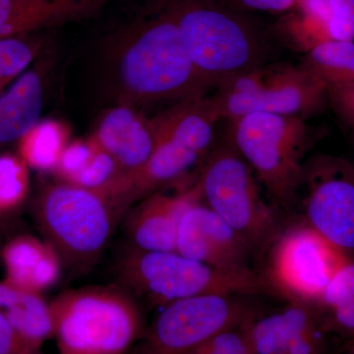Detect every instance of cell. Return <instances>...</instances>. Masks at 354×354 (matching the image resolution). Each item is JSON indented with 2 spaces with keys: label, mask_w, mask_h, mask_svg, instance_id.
<instances>
[{
  "label": "cell",
  "mask_w": 354,
  "mask_h": 354,
  "mask_svg": "<svg viewBox=\"0 0 354 354\" xmlns=\"http://www.w3.org/2000/svg\"><path fill=\"white\" fill-rule=\"evenodd\" d=\"M264 272L276 295L313 306L351 259L304 221L281 230Z\"/></svg>",
  "instance_id": "obj_9"
},
{
  "label": "cell",
  "mask_w": 354,
  "mask_h": 354,
  "mask_svg": "<svg viewBox=\"0 0 354 354\" xmlns=\"http://www.w3.org/2000/svg\"><path fill=\"white\" fill-rule=\"evenodd\" d=\"M92 140L115 160L120 171L141 167L155 149L151 121L125 104L102 115Z\"/></svg>",
  "instance_id": "obj_16"
},
{
  "label": "cell",
  "mask_w": 354,
  "mask_h": 354,
  "mask_svg": "<svg viewBox=\"0 0 354 354\" xmlns=\"http://www.w3.org/2000/svg\"><path fill=\"white\" fill-rule=\"evenodd\" d=\"M328 104L354 133V81L327 86Z\"/></svg>",
  "instance_id": "obj_32"
},
{
  "label": "cell",
  "mask_w": 354,
  "mask_h": 354,
  "mask_svg": "<svg viewBox=\"0 0 354 354\" xmlns=\"http://www.w3.org/2000/svg\"><path fill=\"white\" fill-rule=\"evenodd\" d=\"M28 191L29 174L25 162L14 156H0V213H12L24 202Z\"/></svg>",
  "instance_id": "obj_26"
},
{
  "label": "cell",
  "mask_w": 354,
  "mask_h": 354,
  "mask_svg": "<svg viewBox=\"0 0 354 354\" xmlns=\"http://www.w3.org/2000/svg\"><path fill=\"white\" fill-rule=\"evenodd\" d=\"M120 171V167L115 160L97 145L87 165L67 183L85 189L97 191L106 185Z\"/></svg>",
  "instance_id": "obj_29"
},
{
  "label": "cell",
  "mask_w": 354,
  "mask_h": 354,
  "mask_svg": "<svg viewBox=\"0 0 354 354\" xmlns=\"http://www.w3.org/2000/svg\"><path fill=\"white\" fill-rule=\"evenodd\" d=\"M64 134L55 123L37 125L20 142V158L39 171L55 169L64 150Z\"/></svg>",
  "instance_id": "obj_24"
},
{
  "label": "cell",
  "mask_w": 354,
  "mask_h": 354,
  "mask_svg": "<svg viewBox=\"0 0 354 354\" xmlns=\"http://www.w3.org/2000/svg\"><path fill=\"white\" fill-rule=\"evenodd\" d=\"M113 0H0V39L94 17Z\"/></svg>",
  "instance_id": "obj_15"
},
{
  "label": "cell",
  "mask_w": 354,
  "mask_h": 354,
  "mask_svg": "<svg viewBox=\"0 0 354 354\" xmlns=\"http://www.w3.org/2000/svg\"><path fill=\"white\" fill-rule=\"evenodd\" d=\"M46 90V64L29 67L0 95V148L22 141L38 125Z\"/></svg>",
  "instance_id": "obj_18"
},
{
  "label": "cell",
  "mask_w": 354,
  "mask_h": 354,
  "mask_svg": "<svg viewBox=\"0 0 354 354\" xmlns=\"http://www.w3.org/2000/svg\"><path fill=\"white\" fill-rule=\"evenodd\" d=\"M225 1L244 12H251V11L286 12L295 6L297 0H225Z\"/></svg>",
  "instance_id": "obj_34"
},
{
  "label": "cell",
  "mask_w": 354,
  "mask_h": 354,
  "mask_svg": "<svg viewBox=\"0 0 354 354\" xmlns=\"http://www.w3.org/2000/svg\"><path fill=\"white\" fill-rule=\"evenodd\" d=\"M153 137L155 149L145 164L131 171H120L106 185L95 191L118 216H122L135 202L181 178L200 160H205L171 137L157 134Z\"/></svg>",
  "instance_id": "obj_12"
},
{
  "label": "cell",
  "mask_w": 354,
  "mask_h": 354,
  "mask_svg": "<svg viewBox=\"0 0 354 354\" xmlns=\"http://www.w3.org/2000/svg\"><path fill=\"white\" fill-rule=\"evenodd\" d=\"M0 354H44L34 348L0 311Z\"/></svg>",
  "instance_id": "obj_33"
},
{
  "label": "cell",
  "mask_w": 354,
  "mask_h": 354,
  "mask_svg": "<svg viewBox=\"0 0 354 354\" xmlns=\"http://www.w3.org/2000/svg\"><path fill=\"white\" fill-rule=\"evenodd\" d=\"M0 311L34 348L55 337L50 302L44 295L21 288L6 279L0 281Z\"/></svg>",
  "instance_id": "obj_19"
},
{
  "label": "cell",
  "mask_w": 354,
  "mask_h": 354,
  "mask_svg": "<svg viewBox=\"0 0 354 354\" xmlns=\"http://www.w3.org/2000/svg\"><path fill=\"white\" fill-rule=\"evenodd\" d=\"M199 201L202 197L198 183L178 194L156 192L142 200L127 221L132 246L146 251H176L184 212Z\"/></svg>",
  "instance_id": "obj_14"
},
{
  "label": "cell",
  "mask_w": 354,
  "mask_h": 354,
  "mask_svg": "<svg viewBox=\"0 0 354 354\" xmlns=\"http://www.w3.org/2000/svg\"><path fill=\"white\" fill-rule=\"evenodd\" d=\"M311 308L327 332L354 339V261L349 260Z\"/></svg>",
  "instance_id": "obj_21"
},
{
  "label": "cell",
  "mask_w": 354,
  "mask_h": 354,
  "mask_svg": "<svg viewBox=\"0 0 354 354\" xmlns=\"http://www.w3.org/2000/svg\"><path fill=\"white\" fill-rule=\"evenodd\" d=\"M176 252L218 269H251L253 251L230 225L202 201L184 212L176 239Z\"/></svg>",
  "instance_id": "obj_13"
},
{
  "label": "cell",
  "mask_w": 354,
  "mask_h": 354,
  "mask_svg": "<svg viewBox=\"0 0 354 354\" xmlns=\"http://www.w3.org/2000/svg\"><path fill=\"white\" fill-rule=\"evenodd\" d=\"M235 295H208L165 305L130 354H188L214 335L255 314Z\"/></svg>",
  "instance_id": "obj_10"
},
{
  "label": "cell",
  "mask_w": 354,
  "mask_h": 354,
  "mask_svg": "<svg viewBox=\"0 0 354 354\" xmlns=\"http://www.w3.org/2000/svg\"><path fill=\"white\" fill-rule=\"evenodd\" d=\"M277 28L279 36L291 48L308 53L330 39L329 0H297Z\"/></svg>",
  "instance_id": "obj_20"
},
{
  "label": "cell",
  "mask_w": 354,
  "mask_h": 354,
  "mask_svg": "<svg viewBox=\"0 0 354 354\" xmlns=\"http://www.w3.org/2000/svg\"><path fill=\"white\" fill-rule=\"evenodd\" d=\"M329 34L335 41H354V0H329Z\"/></svg>",
  "instance_id": "obj_31"
},
{
  "label": "cell",
  "mask_w": 354,
  "mask_h": 354,
  "mask_svg": "<svg viewBox=\"0 0 354 354\" xmlns=\"http://www.w3.org/2000/svg\"><path fill=\"white\" fill-rule=\"evenodd\" d=\"M218 333L188 354H254L249 335L251 319Z\"/></svg>",
  "instance_id": "obj_28"
},
{
  "label": "cell",
  "mask_w": 354,
  "mask_h": 354,
  "mask_svg": "<svg viewBox=\"0 0 354 354\" xmlns=\"http://www.w3.org/2000/svg\"><path fill=\"white\" fill-rule=\"evenodd\" d=\"M34 216L62 267L77 276L94 267L120 218L99 193L64 181L44 188Z\"/></svg>",
  "instance_id": "obj_6"
},
{
  "label": "cell",
  "mask_w": 354,
  "mask_h": 354,
  "mask_svg": "<svg viewBox=\"0 0 354 354\" xmlns=\"http://www.w3.org/2000/svg\"><path fill=\"white\" fill-rule=\"evenodd\" d=\"M205 88L266 64L267 39L225 0H165Z\"/></svg>",
  "instance_id": "obj_2"
},
{
  "label": "cell",
  "mask_w": 354,
  "mask_h": 354,
  "mask_svg": "<svg viewBox=\"0 0 354 354\" xmlns=\"http://www.w3.org/2000/svg\"><path fill=\"white\" fill-rule=\"evenodd\" d=\"M7 215H4V214L0 213V248L3 245L4 242H6V239H4V236H6V216Z\"/></svg>",
  "instance_id": "obj_35"
},
{
  "label": "cell",
  "mask_w": 354,
  "mask_h": 354,
  "mask_svg": "<svg viewBox=\"0 0 354 354\" xmlns=\"http://www.w3.org/2000/svg\"><path fill=\"white\" fill-rule=\"evenodd\" d=\"M221 120L265 113L307 116L322 111L328 104L327 85L315 74L288 64H263L216 87L212 97Z\"/></svg>",
  "instance_id": "obj_8"
},
{
  "label": "cell",
  "mask_w": 354,
  "mask_h": 354,
  "mask_svg": "<svg viewBox=\"0 0 354 354\" xmlns=\"http://www.w3.org/2000/svg\"><path fill=\"white\" fill-rule=\"evenodd\" d=\"M120 286L156 306L200 295H276L263 272L218 269L176 251H146L130 247L116 264Z\"/></svg>",
  "instance_id": "obj_3"
},
{
  "label": "cell",
  "mask_w": 354,
  "mask_h": 354,
  "mask_svg": "<svg viewBox=\"0 0 354 354\" xmlns=\"http://www.w3.org/2000/svg\"><path fill=\"white\" fill-rule=\"evenodd\" d=\"M279 311L283 318L286 354H325L327 330L311 307L290 302Z\"/></svg>",
  "instance_id": "obj_22"
},
{
  "label": "cell",
  "mask_w": 354,
  "mask_h": 354,
  "mask_svg": "<svg viewBox=\"0 0 354 354\" xmlns=\"http://www.w3.org/2000/svg\"><path fill=\"white\" fill-rule=\"evenodd\" d=\"M298 202L304 223L348 255L354 253V162L327 155L304 162Z\"/></svg>",
  "instance_id": "obj_11"
},
{
  "label": "cell",
  "mask_w": 354,
  "mask_h": 354,
  "mask_svg": "<svg viewBox=\"0 0 354 354\" xmlns=\"http://www.w3.org/2000/svg\"><path fill=\"white\" fill-rule=\"evenodd\" d=\"M227 138L244 158L281 212L297 204L304 158L312 138L305 120L297 116L255 113L228 120Z\"/></svg>",
  "instance_id": "obj_5"
},
{
  "label": "cell",
  "mask_w": 354,
  "mask_h": 354,
  "mask_svg": "<svg viewBox=\"0 0 354 354\" xmlns=\"http://www.w3.org/2000/svg\"><path fill=\"white\" fill-rule=\"evenodd\" d=\"M301 64L327 86L354 81V41H324L306 53Z\"/></svg>",
  "instance_id": "obj_23"
},
{
  "label": "cell",
  "mask_w": 354,
  "mask_h": 354,
  "mask_svg": "<svg viewBox=\"0 0 354 354\" xmlns=\"http://www.w3.org/2000/svg\"><path fill=\"white\" fill-rule=\"evenodd\" d=\"M95 142H75L65 147L58 160L57 172L64 183H70L74 176L87 165L95 150Z\"/></svg>",
  "instance_id": "obj_30"
},
{
  "label": "cell",
  "mask_w": 354,
  "mask_h": 354,
  "mask_svg": "<svg viewBox=\"0 0 354 354\" xmlns=\"http://www.w3.org/2000/svg\"><path fill=\"white\" fill-rule=\"evenodd\" d=\"M43 46L34 34L0 39V95L29 68Z\"/></svg>",
  "instance_id": "obj_25"
},
{
  "label": "cell",
  "mask_w": 354,
  "mask_h": 354,
  "mask_svg": "<svg viewBox=\"0 0 354 354\" xmlns=\"http://www.w3.org/2000/svg\"><path fill=\"white\" fill-rule=\"evenodd\" d=\"M118 53V74L129 101L178 102L206 93L165 0H153L125 28Z\"/></svg>",
  "instance_id": "obj_1"
},
{
  "label": "cell",
  "mask_w": 354,
  "mask_h": 354,
  "mask_svg": "<svg viewBox=\"0 0 354 354\" xmlns=\"http://www.w3.org/2000/svg\"><path fill=\"white\" fill-rule=\"evenodd\" d=\"M249 335L254 354H286L281 311L251 319Z\"/></svg>",
  "instance_id": "obj_27"
},
{
  "label": "cell",
  "mask_w": 354,
  "mask_h": 354,
  "mask_svg": "<svg viewBox=\"0 0 354 354\" xmlns=\"http://www.w3.org/2000/svg\"><path fill=\"white\" fill-rule=\"evenodd\" d=\"M202 201L223 218L251 250L278 236L281 223L274 205L263 196L252 169L225 138L204 160L197 180ZM278 209V208H277Z\"/></svg>",
  "instance_id": "obj_7"
},
{
  "label": "cell",
  "mask_w": 354,
  "mask_h": 354,
  "mask_svg": "<svg viewBox=\"0 0 354 354\" xmlns=\"http://www.w3.org/2000/svg\"><path fill=\"white\" fill-rule=\"evenodd\" d=\"M0 260L9 283L44 295L62 277V263L53 246L32 234H18L0 248Z\"/></svg>",
  "instance_id": "obj_17"
},
{
  "label": "cell",
  "mask_w": 354,
  "mask_h": 354,
  "mask_svg": "<svg viewBox=\"0 0 354 354\" xmlns=\"http://www.w3.org/2000/svg\"><path fill=\"white\" fill-rule=\"evenodd\" d=\"M346 354H354V339L353 344H351V348H349L348 353Z\"/></svg>",
  "instance_id": "obj_36"
},
{
  "label": "cell",
  "mask_w": 354,
  "mask_h": 354,
  "mask_svg": "<svg viewBox=\"0 0 354 354\" xmlns=\"http://www.w3.org/2000/svg\"><path fill=\"white\" fill-rule=\"evenodd\" d=\"M50 302L58 354H127L143 335L136 298L120 285L65 290Z\"/></svg>",
  "instance_id": "obj_4"
}]
</instances>
